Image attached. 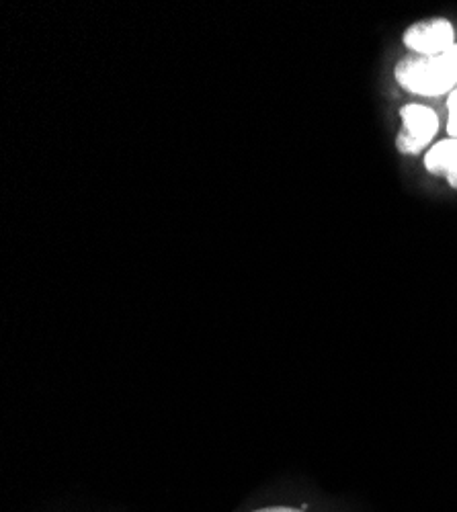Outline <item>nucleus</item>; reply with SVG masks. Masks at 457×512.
Instances as JSON below:
<instances>
[{
	"mask_svg": "<svg viewBox=\"0 0 457 512\" xmlns=\"http://www.w3.org/2000/svg\"><path fill=\"white\" fill-rule=\"evenodd\" d=\"M447 134L457 140V89L447 99Z\"/></svg>",
	"mask_w": 457,
	"mask_h": 512,
	"instance_id": "nucleus-5",
	"label": "nucleus"
},
{
	"mask_svg": "<svg viewBox=\"0 0 457 512\" xmlns=\"http://www.w3.org/2000/svg\"><path fill=\"white\" fill-rule=\"evenodd\" d=\"M425 168L431 175L445 177L457 189V140L445 138L425 152Z\"/></svg>",
	"mask_w": 457,
	"mask_h": 512,
	"instance_id": "nucleus-4",
	"label": "nucleus"
},
{
	"mask_svg": "<svg viewBox=\"0 0 457 512\" xmlns=\"http://www.w3.org/2000/svg\"><path fill=\"white\" fill-rule=\"evenodd\" d=\"M402 41L414 56H437L457 46L455 29L451 21L443 17H431L412 23L404 31Z\"/></svg>",
	"mask_w": 457,
	"mask_h": 512,
	"instance_id": "nucleus-3",
	"label": "nucleus"
},
{
	"mask_svg": "<svg viewBox=\"0 0 457 512\" xmlns=\"http://www.w3.org/2000/svg\"><path fill=\"white\" fill-rule=\"evenodd\" d=\"M253 512H306V510L294 508V506H265V508H259Z\"/></svg>",
	"mask_w": 457,
	"mask_h": 512,
	"instance_id": "nucleus-6",
	"label": "nucleus"
},
{
	"mask_svg": "<svg viewBox=\"0 0 457 512\" xmlns=\"http://www.w3.org/2000/svg\"><path fill=\"white\" fill-rule=\"evenodd\" d=\"M400 117L402 130L398 132L396 148L402 154L414 156L433 146V140L439 134V115L435 109L421 103H410L400 109Z\"/></svg>",
	"mask_w": 457,
	"mask_h": 512,
	"instance_id": "nucleus-2",
	"label": "nucleus"
},
{
	"mask_svg": "<svg viewBox=\"0 0 457 512\" xmlns=\"http://www.w3.org/2000/svg\"><path fill=\"white\" fill-rule=\"evenodd\" d=\"M394 78L412 95H451L457 89V46L437 56H406L396 64Z\"/></svg>",
	"mask_w": 457,
	"mask_h": 512,
	"instance_id": "nucleus-1",
	"label": "nucleus"
}]
</instances>
